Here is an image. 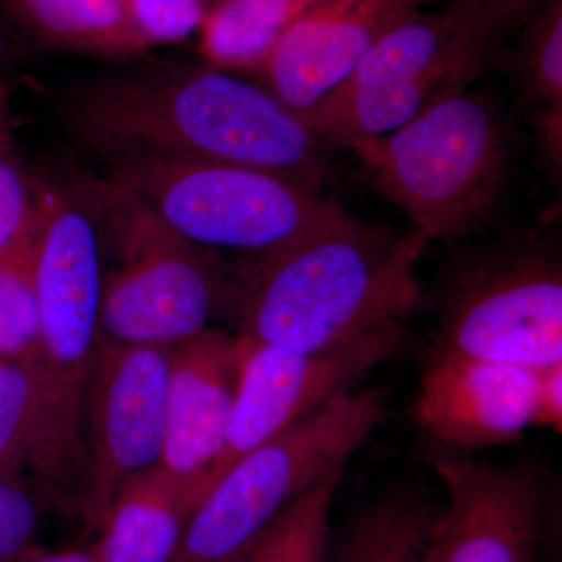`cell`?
<instances>
[{"label":"cell","mask_w":562,"mask_h":562,"mask_svg":"<svg viewBox=\"0 0 562 562\" xmlns=\"http://www.w3.org/2000/svg\"><path fill=\"white\" fill-rule=\"evenodd\" d=\"M70 135L103 161L225 162L322 188L330 147L262 85L209 65H135L70 85L58 99Z\"/></svg>","instance_id":"obj_1"},{"label":"cell","mask_w":562,"mask_h":562,"mask_svg":"<svg viewBox=\"0 0 562 562\" xmlns=\"http://www.w3.org/2000/svg\"><path fill=\"white\" fill-rule=\"evenodd\" d=\"M36 192L14 149L10 92L0 79V257L21 246L36 227Z\"/></svg>","instance_id":"obj_24"},{"label":"cell","mask_w":562,"mask_h":562,"mask_svg":"<svg viewBox=\"0 0 562 562\" xmlns=\"http://www.w3.org/2000/svg\"><path fill=\"white\" fill-rule=\"evenodd\" d=\"M539 0H450L416 10L373 44L350 79L303 121L330 149L382 138L498 69Z\"/></svg>","instance_id":"obj_3"},{"label":"cell","mask_w":562,"mask_h":562,"mask_svg":"<svg viewBox=\"0 0 562 562\" xmlns=\"http://www.w3.org/2000/svg\"><path fill=\"white\" fill-rule=\"evenodd\" d=\"M109 179L187 241L261 257L301 241L347 213L322 188L281 173L225 162L122 158Z\"/></svg>","instance_id":"obj_8"},{"label":"cell","mask_w":562,"mask_h":562,"mask_svg":"<svg viewBox=\"0 0 562 562\" xmlns=\"http://www.w3.org/2000/svg\"><path fill=\"white\" fill-rule=\"evenodd\" d=\"M18 57L16 47L11 43L2 32H0V69L7 65V63L13 61Z\"/></svg>","instance_id":"obj_29"},{"label":"cell","mask_w":562,"mask_h":562,"mask_svg":"<svg viewBox=\"0 0 562 562\" xmlns=\"http://www.w3.org/2000/svg\"><path fill=\"white\" fill-rule=\"evenodd\" d=\"M439 514L419 492H386L351 524L336 562H419Z\"/></svg>","instance_id":"obj_20"},{"label":"cell","mask_w":562,"mask_h":562,"mask_svg":"<svg viewBox=\"0 0 562 562\" xmlns=\"http://www.w3.org/2000/svg\"><path fill=\"white\" fill-rule=\"evenodd\" d=\"M432 306L435 349L531 369L562 362V262L547 233H517L454 255Z\"/></svg>","instance_id":"obj_7"},{"label":"cell","mask_w":562,"mask_h":562,"mask_svg":"<svg viewBox=\"0 0 562 562\" xmlns=\"http://www.w3.org/2000/svg\"><path fill=\"white\" fill-rule=\"evenodd\" d=\"M435 469L447 505L420 562H535L543 484L531 465L443 454Z\"/></svg>","instance_id":"obj_12"},{"label":"cell","mask_w":562,"mask_h":562,"mask_svg":"<svg viewBox=\"0 0 562 562\" xmlns=\"http://www.w3.org/2000/svg\"><path fill=\"white\" fill-rule=\"evenodd\" d=\"M422 233L368 224L347 211L284 249L227 268L224 313L241 335L299 353L341 349L405 324L428 302Z\"/></svg>","instance_id":"obj_2"},{"label":"cell","mask_w":562,"mask_h":562,"mask_svg":"<svg viewBox=\"0 0 562 562\" xmlns=\"http://www.w3.org/2000/svg\"><path fill=\"white\" fill-rule=\"evenodd\" d=\"M0 20L41 49L111 60L154 49L120 0H0Z\"/></svg>","instance_id":"obj_17"},{"label":"cell","mask_w":562,"mask_h":562,"mask_svg":"<svg viewBox=\"0 0 562 562\" xmlns=\"http://www.w3.org/2000/svg\"><path fill=\"white\" fill-rule=\"evenodd\" d=\"M205 494L203 480L181 479L160 464L133 476L99 528V561L172 562Z\"/></svg>","instance_id":"obj_16"},{"label":"cell","mask_w":562,"mask_h":562,"mask_svg":"<svg viewBox=\"0 0 562 562\" xmlns=\"http://www.w3.org/2000/svg\"><path fill=\"white\" fill-rule=\"evenodd\" d=\"M241 335V333H239ZM238 384L224 449L206 476V492L244 454L355 390L406 341L405 324L390 325L322 353H299L241 335Z\"/></svg>","instance_id":"obj_11"},{"label":"cell","mask_w":562,"mask_h":562,"mask_svg":"<svg viewBox=\"0 0 562 562\" xmlns=\"http://www.w3.org/2000/svg\"><path fill=\"white\" fill-rule=\"evenodd\" d=\"M202 2L210 9V7H213L214 3L221 2V0H202Z\"/></svg>","instance_id":"obj_31"},{"label":"cell","mask_w":562,"mask_h":562,"mask_svg":"<svg viewBox=\"0 0 562 562\" xmlns=\"http://www.w3.org/2000/svg\"><path fill=\"white\" fill-rule=\"evenodd\" d=\"M24 562H101L94 546L90 549H66L60 552H44L38 550Z\"/></svg>","instance_id":"obj_28"},{"label":"cell","mask_w":562,"mask_h":562,"mask_svg":"<svg viewBox=\"0 0 562 562\" xmlns=\"http://www.w3.org/2000/svg\"><path fill=\"white\" fill-rule=\"evenodd\" d=\"M562 424V362L539 372L536 392L535 427L561 431Z\"/></svg>","instance_id":"obj_27"},{"label":"cell","mask_w":562,"mask_h":562,"mask_svg":"<svg viewBox=\"0 0 562 562\" xmlns=\"http://www.w3.org/2000/svg\"><path fill=\"white\" fill-rule=\"evenodd\" d=\"M351 151L430 243L482 232L512 184V122L491 92L472 88Z\"/></svg>","instance_id":"obj_4"},{"label":"cell","mask_w":562,"mask_h":562,"mask_svg":"<svg viewBox=\"0 0 562 562\" xmlns=\"http://www.w3.org/2000/svg\"><path fill=\"white\" fill-rule=\"evenodd\" d=\"M386 387L344 392L233 462L199 503L172 562H209L249 547L295 498L368 443Z\"/></svg>","instance_id":"obj_9"},{"label":"cell","mask_w":562,"mask_h":562,"mask_svg":"<svg viewBox=\"0 0 562 562\" xmlns=\"http://www.w3.org/2000/svg\"><path fill=\"white\" fill-rule=\"evenodd\" d=\"M257 541L251 542L250 546L246 547V549H243L241 552L233 553L231 554V557H225L221 558V560H214L209 562H254L255 546H257Z\"/></svg>","instance_id":"obj_30"},{"label":"cell","mask_w":562,"mask_h":562,"mask_svg":"<svg viewBox=\"0 0 562 562\" xmlns=\"http://www.w3.org/2000/svg\"><path fill=\"white\" fill-rule=\"evenodd\" d=\"M41 402L32 361L0 360V472H35Z\"/></svg>","instance_id":"obj_23"},{"label":"cell","mask_w":562,"mask_h":562,"mask_svg":"<svg viewBox=\"0 0 562 562\" xmlns=\"http://www.w3.org/2000/svg\"><path fill=\"white\" fill-rule=\"evenodd\" d=\"M151 47L177 44L199 32L209 7L202 0H120Z\"/></svg>","instance_id":"obj_26"},{"label":"cell","mask_w":562,"mask_h":562,"mask_svg":"<svg viewBox=\"0 0 562 562\" xmlns=\"http://www.w3.org/2000/svg\"><path fill=\"white\" fill-rule=\"evenodd\" d=\"M241 335L209 328L171 349L160 465L203 480L224 449L241 364Z\"/></svg>","instance_id":"obj_15"},{"label":"cell","mask_w":562,"mask_h":562,"mask_svg":"<svg viewBox=\"0 0 562 562\" xmlns=\"http://www.w3.org/2000/svg\"><path fill=\"white\" fill-rule=\"evenodd\" d=\"M322 0H221L199 29L203 60L228 72L260 74L277 41Z\"/></svg>","instance_id":"obj_19"},{"label":"cell","mask_w":562,"mask_h":562,"mask_svg":"<svg viewBox=\"0 0 562 562\" xmlns=\"http://www.w3.org/2000/svg\"><path fill=\"white\" fill-rule=\"evenodd\" d=\"M498 69L512 76L543 165L562 166V0H539L503 54Z\"/></svg>","instance_id":"obj_18"},{"label":"cell","mask_w":562,"mask_h":562,"mask_svg":"<svg viewBox=\"0 0 562 562\" xmlns=\"http://www.w3.org/2000/svg\"><path fill=\"white\" fill-rule=\"evenodd\" d=\"M346 468L317 480L284 509L255 546L254 562H325L330 512Z\"/></svg>","instance_id":"obj_21"},{"label":"cell","mask_w":562,"mask_h":562,"mask_svg":"<svg viewBox=\"0 0 562 562\" xmlns=\"http://www.w3.org/2000/svg\"><path fill=\"white\" fill-rule=\"evenodd\" d=\"M36 239L38 214L32 235L16 249L0 257V360L31 361L38 349Z\"/></svg>","instance_id":"obj_22"},{"label":"cell","mask_w":562,"mask_h":562,"mask_svg":"<svg viewBox=\"0 0 562 562\" xmlns=\"http://www.w3.org/2000/svg\"><path fill=\"white\" fill-rule=\"evenodd\" d=\"M20 475L0 472V562H24L40 550L38 501Z\"/></svg>","instance_id":"obj_25"},{"label":"cell","mask_w":562,"mask_h":562,"mask_svg":"<svg viewBox=\"0 0 562 562\" xmlns=\"http://www.w3.org/2000/svg\"><path fill=\"white\" fill-rule=\"evenodd\" d=\"M103 258L87 222H50L36 246L41 331L33 360L41 402L35 475L54 501L81 516L83 408L101 339Z\"/></svg>","instance_id":"obj_5"},{"label":"cell","mask_w":562,"mask_h":562,"mask_svg":"<svg viewBox=\"0 0 562 562\" xmlns=\"http://www.w3.org/2000/svg\"><path fill=\"white\" fill-rule=\"evenodd\" d=\"M539 372L432 349L420 376L417 420L454 449L519 441L535 427Z\"/></svg>","instance_id":"obj_13"},{"label":"cell","mask_w":562,"mask_h":562,"mask_svg":"<svg viewBox=\"0 0 562 562\" xmlns=\"http://www.w3.org/2000/svg\"><path fill=\"white\" fill-rule=\"evenodd\" d=\"M81 198L113 250L103 268L101 336L173 349L209 330L227 295L216 254L187 241L116 181L88 184Z\"/></svg>","instance_id":"obj_6"},{"label":"cell","mask_w":562,"mask_h":562,"mask_svg":"<svg viewBox=\"0 0 562 562\" xmlns=\"http://www.w3.org/2000/svg\"><path fill=\"white\" fill-rule=\"evenodd\" d=\"M424 0H322L294 22L258 76L262 87L297 114L350 79L384 33Z\"/></svg>","instance_id":"obj_14"},{"label":"cell","mask_w":562,"mask_h":562,"mask_svg":"<svg viewBox=\"0 0 562 562\" xmlns=\"http://www.w3.org/2000/svg\"><path fill=\"white\" fill-rule=\"evenodd\" d=\"M171 349L99 339L85 395L81 517L99 530L122 484L160 464Z\"/></svg>","instance_id":"obj_10"},{"label":"cell","mask_w":562,"mask_h":562,"mask_svg":"<svg viewBox=\"0 0 562 562\" xmlns=\"http://www.w3.org/2000/svg\"><path fill=\"white\" fill-rule=\"evenodd\" d=\"M420 560H422V558H420ZM419 562H420V561H419Z\"/></svg>","instance_id":"obj_32"}]
</instances>
